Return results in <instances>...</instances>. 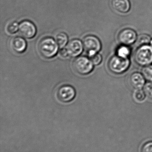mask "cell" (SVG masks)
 <instances>
[{"label": "cell", "mask_w": 152, "mask_h": 152, "mask_svg": "<svg viewBox=\"0 0 152 152\" xmlns=\"http://www.w3.org/2000/svg\"><path fill=\"white\" fill-rule=\"evenodd\" d=\"M58 44L53 38L45 37L42 38L38 44V50L42 57L49 59L54 57L58 53Z\"/></svg>", "instance_id": "cell-1"}, {"label": "cell", "mask_w": 152, "mask_h": 152, "mask_svg": "<svg viewBox=\"0 0 152 152\" xmlns=\"http://www.w3.org/2000/svg\"><path fill=\"white\" fill-rule=\"evenodd\" d=\"M135 62L145 67L152 64V46L149 45L139 46L134 54Z\"/></svg>", "instance_id": "cell-2"}, {"label": "cell", "mask_w": 152, "mask_h": 152, "mask_svg": "<svg viewBox=\"0 0 152 152\" xmlns=\"http://www.w3.org/2000/svg\"><path fill=\"white\" fill-rule=\"evenodd\" d=\"M130 61L129 58H123L116 55L110 58L108 62V68L112 73L121 75L129 68Z\"/></svg>", "instance_id": "cell-3"}, {"label": "cell", "mask_w": 152, "mask_h": 152, "mask_svg": "<svg viewBox=\"0 0 152 152\" xmlns=\"http://www.w3.org/2000/svg\"><path fill=\"white\" fill-rule=\"evenodd\" d=\"M94 64L90 59L84 56H80L75 59L73 67L76 72L82 75L91 73L93 69Z\"/></svg>", "instance_id": "cell-4"}, {"label": "cell", "mask_w": 152, "mask_h": 152, "mask_svg": "<svg viewBox=\"0 0 152 152\" xmlns=\"http://www.w3.org/2000/svg\"><path fill=\"white\" fill-rule=\"evenodd\" d=\"M83 46L89 55L99 52L101 49V43L99 38L93 35H88L83 39Z\"/></svg>", "instance_id": "cell-5"}, {"label": "cell", "mask_w": 152, "mask_h": 152, "mask_svg": "<svg viewBox=\"0 0 152 152\" xmlns=\"http://www.w3.org/2000/svg\"><path fill=\"white\" fill-rule=\"evenodd\" d=\"M57 96L61 102H68L75 98L76 91L71 86L64 85L59 88L57 91Z\"/></svg>", "instance_id": "cell-6"}, {"label": "cell", "mask_w": 152, "mask_h": 152, "mask_svg": "<svg viewBox=\"0 0 152 152\" xmlns=\"http://www.w3.org/2000/svg\"><path fill=\"white\" fill-rule=\"evenodd\" d=\"M136 32L131 28H125L121 30L118 35V40L123 45H131L136 42L137 39Z\"/></svg>", "instance_id": "cell-7"}, {"label": "cell", "mask_w": 152, "mask_h": 152, "mask_svg": "<svg viewBox=\"0 0 152 152\" xmlns=\"http://www.w3.org/2000/svg\"><path fill=\"white\" fill-rule=\"evenodd\" d=\"M20 34L26 38H32L36 34V28L34 23L28 20L21 21L19 26Z\"/></svg>", "instance_id": "cell-8"}, {"label": "cell", "mask_w": 152, "mask_h": 152, "mask_svg": "<svg viewBox=\"0 0 152 152\" xmlns=\"http://www.w3.org/2000/svg\"><path fill=\"white\" fill-rule=\"evenodd\" d=\"M83 44L78 39H74L70 41L67 46L66 50L69 56L72 57H77L82 53Z\"/></svg>", "instance_id": "cell-9"}, {"label": "cell", "mask_w": 152, "mask_h": 152, "mask_svg": "<svg viewBox=\"0 0 152 152\" xmlns=\"http://www.w3.org/2000/svg\"><path fill=\"white\" fill-rule=\"evenodd\" d=\"M130 83L132 86L136 90L142 89L145 84V79L142 74L135 72L130 77Z\"/></svg>", "instance_id": "cell-10"}, {"label": "cell", "mask_w": 152, "mask_h": 152, "mask_svg": "<svg viewBox=\"0 0 152 152\" xmlns=\"http://www.w3.org/2000/svg\"><path fill=\"white\" fill-rule=\"evenodd\" d=\"M11 47L17 53H22L26 49V42L23 38L15 37L12 39L10 42Z\"/></svg>", "instance_id": "cell-11"}, {"label": "cell", "mask_w": 152, "mask_h": 152, "mask_svg": "<svg viewBox=\"0 0 152 152\" xmlns=\"http://www.w3.org/2000/svg\"><path fill=\"white\" fill-rule=\"evenodd\" d=\"M112 5L114 10L121 13L128 12L131 7L129 0H112Z\"/></svg>", "instance_id": "cell-12"}, {"label": "cell", "mask_w": 152, "mask_h": 152, "mask_svg": "<svg viewBox=\"0 0 152 152\" xmlns=\"http://www.w3.org/2000/svg\"><path fill=\"white\" fill-rule=\"evenodd\" d=\"M131 50L127 45H122L117 50V55L121 58H129Z\"/></svg>", "instance_id": "cell-13"}, {"label": "cell", "mask_w": 152, "mask_h": 152, "mask_svg": "<svg viewBox=\"0 0 152 152\" xmlns=\"http://www.w3.org/2000/svg\"><path fill=\"white\" fill-rule=\"evenodd\" d=\"M55 41L59 47H64L68 42V35L63 32L59 33L55 37Z\"/></svg>", "instance_id": "cell-14"}, {"label": "cell", "mask_w": 152, "mask_h": 152, "mask_svg": "<svg viewBox=\"0 0 152 152\" xmlns=\"http://www.w3.org/2000/svg\"><path fill=\"white\" fill-rule=\"evenodd\" d=\"M151 37L146 34H142L137 37L136 43L138 46L148 45L151 43Z\"/></svg>", "instance_id": "cell-15"}, {"label": "cell", "mask_w": 152, "mask_h": 152, "mask_svg": "<svg viewBox=\"0 0 152 152\" xmlns=\"http://www.w3.org/2000/svg\"><path fill=\"white\" fill-rule=\"evenodd\" d=\"M142 74L145 80L152 81V65L144 67L142 70Z\"/></svg>", "instance_id": "cell-16"}, {"label": "cell", "mask_w": 152, "mask_h": 152, "mask_svg": "<svg viewBox=\"0 0 152 152\" xmlns=\"http://www.w3.org/2000/svg\"><path fill=\"white\" fill-rule=\"evenodd\" d=\"M134 99L138 102H142L145 99L146 95L143 90L137 89L134 94Z\"/></svg>", "instance_id": "cell-17"}, {"label": "cell", "mask_w": 152, "mask_h": 152, "mask_svg": "<svg viewBox=\"0 0 152 152\" xmlns=\"http://www.w3.org/2000/svg\"><path fill=\"white\" fill-rule=\"evenodd\" d=\"M19 25L17 21H12L8 25L7 30L8 33L11 34H14L19 29Z\"/></svg>", "instance_id": "cell-18"}, {"label": "cell", "mask_w": 152, "mask_h": 152, "mask_svg": "<svg viewBox=\"0 0 152 152\" xmlns=\"http://www.w3.org/2000/svg\"><path fill=\"white\" fill-rule=\"evenodd\" d=\"M143 90L146 96L152 100V81H149L145 84Z\"/></svg>", "instance_id": "cell-19"}, {"label": "cell", "mask_w": 152, "mask_h": 152, "mask_svg": "<svg viewBox=\"0 0 152 152\" xmlns=\"http://www.w3.org/2000/svg\"><path fill=\"white\" fill-rule=\"evenodd\" d=\"M90 59L94 65H98L101 64L102 61V57L101 54L99 53H95L89 55Z\"/></svg>", "instance_id": "cell-20"}, {"label": "cell", "mask_w": 152, "mask_h": 152, "mask_svg": "<svg viewBox=\"0 0 152 152\" xmlns=\"http://www.w3.org/2000/svg\"><path fill=\"white\" fill-rule=\"evenodd\" d=\"M141 152H152V142H149L144 145Z\"/></svg>", "instance_id": "cell-21"}, {"label": "cell", "mask_w": 152, "mask_h": 152, "mask_svg": "<svg viewBox=\"0 0 152 152\" xmlns=\"http://www.w3.org/2000/svg\"><path fill=\"white\" fill-rule=\"evenodd\" d=\"M60 55L63 58H66L69 56L66 49H62L60 51Z\"/></svg>", "instance_id": "cell-22"}, {"label": "cell", "mask_w": 152, "mask_h": 152, "mask_svg": "<svg viewBox=\"0 0 152 152\" xmlns=\"http://www.w3.org/2000/svg\"><path fill=\"white\" fill-rule=\"evenodd\" d=\"M151 46H152V39L151 40Z\"/></svg>", "instance_id": "cell-23"}]
</instances>
